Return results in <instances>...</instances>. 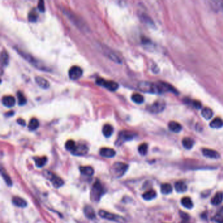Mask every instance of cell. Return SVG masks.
Instances as JSON below:
<instances>
[{"label":"cell","instance_id":"obj_16","mask_svg":"<svg viewBox=\"0 0 223 223\" xmlns=\"http://www.w3.org/2000/svg\"><path fill=\"white\" fill-rule=\"evenodd\" d=\"M84 213L86 217L89 219H94L96 217V214L94 210L91 206H86L84 208Z\"/></svg>","mask_w":223,"mask_h":223},{"label":"cell","instance_id":"obj_33","mask_svg":"<svg viewBox=\"0 0 223 223\" xmlns=\"http://www.w3.org/2000/svg\"><path fill=\"white\" fill-rule=\"evenodd\" d=\"M39 126V120L36 118H32L28 124V128L30 130H35Z\"/></svg>","mask_w":223,"mask_h":223},{"label":"cell","instance_id":"obj_9","mask_svg":"<svg viewBox=\"0 0 223 223\" xmlns=\"http://www.w3.org/2000/svg\"><path fill=\"white\" fill-rule=\"evenodd\" d=\"M83 70L79 66H73L69 70V77L71 80H77L83 75Z\"/></svg>","mask_w":223,"mask_h":223},{"label":"cell","instance_id":"obj_31","mask_svg":"<svg viewBox=\"0 0 223 223\" xmlns=\"http://www.w3.org/2000/svg\"><path fill=\"white\" fill-rule=\"evenodd\" d=\"M9 56L6 51H3L1 55V63L3 67H5L9 64Z\"/></svg>","mask_w":223,"mask_h":223},{"label":"cell","instance_id":"obj_7","mask_svg":"<svg viewBox=\"0 0 223 223\" xmlns=\"http://www.w3.org/2000/svg\"><path fill=\"white\" fill-rule=\"evenodd\" d=\"M135 135L136 134H135L134 133H133L132 132H129V131L121 132L119 135V138H118V139L117 140L116 145H120L124 141L132 140L135 137Z\"/></svg>","mask_w":223,"mask_h":223},{"label":"cell","instance_id":"obj_5","mask_svg":"<svg viewBox=\"0 0 223 223\" xmlns=\"http://www.w3.org/2000/svg\"><path fill=\"white\" fill-rule=\"evenodd\" d=\"M96 83L98 85L105 87V89L110 91H115L119 88V85L117 83L113 80H107L103 78H97Z\"/></svg>","mask_w":223,"mask_h":223},{"label":"cell","instance_id":"obj_27","mask_svg":"<svg viewBox=\"0 0 223 223\" xmlns=\"http://www.w3.org/2000/svg\"><path fill=\"white\" fill-rule=\"evenodd\" d=\"M104 52L106 55V56L109 59H111L112 61H113V62H116L117 64H121V60L116 55L113 54L112 52H111L109 51H107L104 49Z\"/></svg>","mask_w":223,"mask_h":223},{"label":"cell","instance_id":"obj_19","mask_svg":"<svg viewBox=\"0 0 223 223\" xmlns=\"http://www.w3.org/2000/svg\"><path fill=\"white\" fill-rule=\"evenodd\" d=\"M12 201L13 204L20 207H25L27 206L26 201L24 199L18 196L13 197L12 199Z\"/></svg>","mask_w":223,"mask_h":223},{"label":"cell","instance_id":"obj_17","mask_svg":"<svg viewBox=\"0 0 223 223\" xmlns=\"http://www.w3.org/2000/svg\"><path fill=\"white\" fill-rule=\"evenodd\" d=\"M175 189L179 193L185 192L187 190V186L184 182L177 181L175 183Z\"/></svg>","mask_w":223,"mask_h":223},{"label":"cell","instance_id":"obj_46","mask_svg":"<svg viewBox=\"0 0 223 223\" xmlns=\"http://www.w3.org/2000/svg\"><path fill=\"white\" fill-rule=\"evenodd\" d=\"M180 223H185V222H180Z\"/></svg>","mask_w":223,"mask_h":223},{"label":"cell","instance_id":"obj_42","mask_svg":"<svg viewBox=\"0 0 223 223\" xmlns=\"http://www.w3.org/2000/svg\"><path fill=\"white\" fill-rule=\"evenodd\" d=\"M38 9L41 12H44L45 10V3L43 1H39L38 3Z\"/></svg>","mask_w":223,"mask_h":223},{"label":"cell","instance_id":"obj_26","mask_svg":"<svg viewBox=\"0 0 223 223\" xmlns=\"http://www.w3.org/2000/svg\"><path fill=\"white\" fill-rule=\"evenodd\" d=\"M210 126L212 128H215V129L221 128L223 126V120L219 117L215 118L211 122Z\"/></svg>","mask_w":223,"mask_h":223},{"label":"cell","instance_id":"obj_8","mask_svg":"<svg viewBox=\"0 0 223 223\" xmlns=\"http://www.w3.org/2000/svg\"><path fill=\"white\" fill-rule=\"evenodd\" d=\"M165 107L166 105L164 101L158 100L155 101L154 104L148 107V110L153 113H159L164 110Z\"/></svg>","mask_w":223,"mask_h":223},{"label":"cell","instance_id":"obj_25","mask_svg":"<svg viewBox=\"0 0 223 223\" xmlns=\"http://www.w3.org/2000/svg\"><path fill=\"white\" fill-rule=\"evenodd\" d=\"M102 132L105 137L109 138L113 132V128L110 124H105L103 127Z\"/></svg>","mask_w":223,"mask_h":223},{"label":"cell","instance_id":"obj_2","mask_svg":"<svg viewBox=\"0 0 223 223\" xmlns=\"http://www.w3.org/2000/svg\"><path fill=\"white\" fill-rule=\"evenodd\" d=\"M17 50V51L18 52V53L20 56H22L23 57V58H24L26 60L28 61V62H30L33 66H34L35 67H36L37 69L40 70L41 71H49V70L47 68L46 66H45L41 62H39V61L37 59H35L32 56H31L29 54L23 52L22 51L18 50V49H15Z\"/></svg>","mask_w":223,"mask_h":223},{"label":"cell","instance_id":"obj_18","mask_svg":"<svg viewBox=\"0 0 223 223\" xmlns=\"http://www.w3.org/2000/svg\"><path fill=\"white\" fill-rule=\"evenodd\" d=\"M168 127H169V129H170L171 131H172L173 132H175V133L179 132L182 129L181 125L175 121L170 122V123L168 124Z\"/></svg>","mask_w":223,"mask_h":223},{"label":"cell","instance_id":"obj_32","mask_svg":"<svg viewBox=\"0 0 223 223\" xmlns=\"http://www.w3.org/2000/svg\"><path fill=\"white\" fill-rule=\"evenodd\" d=\"M132 100L133 101L134 103L138 104H141L143 103L144 98L143 96L141 95V94H138V93H135L132 96Z\"/></svg>","mask_w":223,"mask_h":223},{"label":"cell","instance_id":"obj_39","mask_svg":"<svg viewBox=\"0 0 223 223\" xmlns=\"http://www.w3.org/2000/svg\"><path fill=\"white\" fill-rule=\"evenodd\" d=\"M2 175L3 178L4 179L5 181L6 182V183L9 186H11L12 185V181L11 179V178L9 177V175L7 174V173L5 172H4L3 170H2Z\"/></svg>","mask_w":223,"mask_h":223},{"label":"cell","instance_id":"obj_35","mask_svg":"<svg viewBox=\"0 0 223 223\" xmlns=\"http://www.w3.org/2000/svg\"><path fill=\"white\" fill-rule=\"evenodd\" d=\"M17 98H18V103L19 105H24L26 104L27 100L24 94L21 92H17Z\"/></svg>","mask_w":223,"mask_h":223},{"label":"cell","instance_id":"obj_24","mask_svg":"<svg viewBox=\"0 0 223 223\" xmlns=\"http://www.w3.org/2000/svg\"><path fill=\"white\" fill-rule=\"evenodd\" d=\"M80 172L86 176H92L94 173L93 168L90 166H81L80 167Z\"/></svg>","mask_w":223,"mask_h":223},{"label":"cell","instance_id":"obj_1","mask_svg":"<svg viewBox=\"0 0 223 223\" xmlns=\"http://www.w3.org/2000/svg\"><path fill=\"white\" fill-rule=\"evenodd\" d=\"M138 89L140 91L149 94H162L166 92H176V90L171 86L165 83H154L148 81H141L138 84Z\"/></svg>","mask_w":223,"mask_h":223},{"label":"cell","instance_id":"obj_22","mask_svg":"<svg viewBox=\"0 0 223 223\" xmlns=\"http://www.w3.org/2000/svg\"><path fill=\"white\" fill-rule=\"evenodd\" d=\"M182 144L187 149H191L194 145V141L192 138H185L182 141Z\"/></svg>","mask_w":223,"mask_h":223},{"label":"cell","instance_id":"obj_30","mask_svg":"<svg viewBox=\"0 0 223 223\" xmlns=\"http://www.w3.org/2000/svg\"><path fill=\"white\" fill-rule=\"evenodd\" d=\"M181 204L187 209H191L194 206L192 201L189 197L182 198L181 200Z\"/></svg>","mask_w":223,"mask_h":223},{"label":"cell","instance_id":"obj_20","mask_svg":"<svg viewBox=\"0 0 223 223\" xmlns=\"http://www.w3.org/2000/svg\"><path fill=\"white\" fill-rule=\"evenodd\" d=\"M223 200V193L221 192H217L211 200V204L214 206H218L221 204Z\"/></svg>","mask_w":223,"mask_h":223},{"label":"cell","instance_id":"obj_15","mask_svg":"<svg viewBox=\"0 0 223 223\" xmlns=\"http://www.w3.org/2000/svg\"><path fill=\"white\" fill-rule=\"evenodd\" d=\"M35 80H36L37 85L39 87L41 88V89H49L50 86L49 81L42 77H40V76L36 77Z\"/></svg>","mask_w":223,"mask_h":223},{"label":"cell","instance_id":"obj_34","mask_svg":"<svg viewBox=\"0 0 223 223\" xmlns=\"http://www.w3.org/2000/svg\"><path fill=\"white\" fill-rule=\"evenodd\" d=\"M36 165L37 167H43L47 162V158L45 157H37L35 158Z\"/></svg>","mask_w":223,"mask_h":223},{"label":"cell","instance_id":"obj_14","mask_svg":"<svg viewBox=\"0 0 223 223\" xmlns=\"http://www.w3.org/2000/svg\"><path fill=\"white\" fill-rule=\"evenodd\" d=\"M3 105L7 107H12L15 105V98L12 96H5L2 99Z\"/></svg>","mask_w":223,"mask_h":223},{"label":"cell","instance_id":"obj_6","mask_svg":"<svg viewBox=\"0 0 223 223\" xmlns=\"http://www.w3.org/2000/svg\"><path fill=\"white\" fill-rule=\"evenodd\" d=\"M99 215L103 219L115 221L119 223H124L125 222L124 219L123 217H121V216H119L116 214H113L111 213H109L104 210H100L99 211Z\"/></svg>","mask_w":223,"mask_h":223},{"label":"cell","instance_id":"obj_40","mask_svg":"<svg viewBox=\"0 0 223 223\" xmlns=\"http://www.w3.org/2000/svg\"><path fill=\"white\" fill-rule=\"evenodd\" d=\"M213 220L217 223H223V217L221 214H217L214 216Z\"/></svg>","mask_w":223,"mask_h":223},{"label":"cell","instance_id":"obj_10","mask_svg":"<svg viewBox=\"0 0 223 223\" xmlns=\"http://www.w3.org/2000/svg\"><path fill=\"white\" fill-rule=\"evenodd\" d=\"M88 151H89V148L86 145L84 144H79L78 145H76L74 150L71 153L75 156H83L88 153Z\"/></svg>","mask_w":223,"mask_h":223},{"label":"cell","instance_id":"obj_28","mask_svg":"<svg viewBox=\"0 0 223 223\" xmlns=\"http://www.w3.org/2000/svg\"><path fill=\"white\" fill-rule=\"evenodd\" d=\"M173 188L172 186L169 183L162 184L160 187L161 192L164 194H169L172 192Z\"/></svg>","mask_w":223,"mask_h":223},{"label":"cell","instance_id":"obj_21","mask_svg":"<svg viewBox=\"0 0 223 223\" xmlns=\"http://www.w3.org/2000/svg\"><path fill=\"white\" fill-rule=\"evenodd\" d=\"M157 196V192L154 190H150L145 192L143 195H142V197L147 201H150L153 200L154 198H156Z\"/></svg>","mask_w":223,"mask_h":223},{"label":"cell","instance_id":"obj_38","mask_svg":"<svg viewBox=\"0 0 223 223\" xmlns=\"http://www.w3.org/2000/svg\"><path fill=\"white\" fill-rule=\"evenodd\" d=\"M37 18H38V15L36 12V11H32L29 13L28 20H29L30 22H36L37 20Z\"/></svg>","mask_w":223,"mask_h":223},{"label":"cell","instance_id":"obj_23","mask_svg":"<svg viewBox=\"0 0 223 223\" xmlns=\"http://www.w3.org/2000/svg\"><path fill=\"white\" fill-rule=\"evenodd\" d=\"M213 112L211 109L209 107H205L201 111V116L206 120L211 119L213 117Z\"/></svg>","mask_w":223,"mask_h":223},{"label":"cell","instance_id":"obj_13","mask_svg":"<svg viewBox=\"0 0 223 223\" xmlns=\"http://www.w3.org/2000/svg\"><path fill=\"white\" fill-rule=\"evenodd\" d=\"M50 175V176H49L48 177L51 180L53 186L55 188H59L64 185V181L60 177L56 176V175H54L50 173V175Z\"/></svg>","mask_w":223,"mask_h":223},{"label":"cell","instance_id":"obj_11","mask_svg":"<svg viewBox=\"0 0 223 223\" xmlns=\"http://www.w3.org/2000/svg\"><path fill=\"white\" fill-rule=\"evenodd\" d=\"M202 153L204 156L209 158L217 159L220 157V154L217 151L210 149V148H203Z\"/></svg>","mask_w":223,"mask_h":223},{"label":"cell","instance_id":"obj_45","mask_svg":"<svg viewBox=\"0 0 223 223\" xmlns=\"http://www.w3.org/2000/svg\"><path fill=\"white\" fill-rule=\"evenodd\" d=\"M221 213H223V208H222V209H221Z\"/></svg>","mask_w":223,"mask_h":223},{"label":"cell","instance_id":"obj_12","mask_svg":"<svg viewBox=\"0 0 223 223\" xmlns=\"http://www.w3.org/2000/svg\"><path fill=\"white\" fill-rule=\"evenodd\" d=\"M99 154L101 157L105 158H112L115 156L116 152L113 148H102L100 149Z\"/></svg>","mask_w":223,"mask_h":223},{"label":"cell","instance_id":"obj_4","mask_svg":"<svg viewBox=\"0 0 223 223\" xmlns=\"http://www.w3.org/2000/svg\"><path fill=\"white\" fill-rule=\"evenodd\" d=\"M128 168V165L123 162H116L111 167V173L115 177H120L124 175Z\"/></svg>","mask_w":223,"mask_h":223},{"label":"cell","instance_id":"obj_36","mask_svg":"<svg viewBox=\"0 0 223 223\" xmlns=\"http://www.w3.org/2000/svg\"><path fill=\"white\" fill-rule=\"evenodd\" d=\"M76 145H76L75 141H73V140H68L65 143V148L67 150H68V151L71 152V151H73L74 150V148H75Z\"/></svg>","mask_w":223,"mask_h":223},{"label":"cell","instance_id":"obj_29","mask_svg":"<svg viewBox=\"0 0 223 223\" xmlns=\"http://www.w3.org/2000/svg\"><path fill=\"white\" fill-rule=\"evenodd\" d=\"M210 3L213 9L223 12V1H211Z\"/></svg>","mask_w":223,"mask_h":223},{"label":"cell","instance_id":"obj_44","mask_svg":"<svg viewBox=\"0 0 223 223\" xmlns=\"http://www.w3.org/2000/svg\"><path fill=\"white\" fill-rule=\"evenodd\" d=\"M17 123H18V124H19L20 125H21V126H25V124H26L25 121L22 119H18L17 120Z\"/></svg>","mask_w":223,"mask_h":223},{"label":"cell","instance_id":"obj_43","mask_svg":"<svg viewBox=\"0 0 223 223\" xmlns=\"http://www.w3.org/2000/svg\"><path fill=\"white\" fill-rule=\"evenodd\" d=\"M192 105L195 107V108H196V109H200L201 107V103L199 101H192Z\"/></svg>","mask_w":223,"mask_h":223},{"label":"cell","instance_id":"obj_3","mask_svg":"<svg viewBox=\"0 0 223 223\" xmlns=\"http://www.w3.org/2000/svg\"><path fill=\"white\" fill-rule=\"evenodd\" d=\"M105 190L99 181H96L91 190V199L94 201H98L104 194Z\"/></svg>","mask_w":223,"mask_h":223},{"label":"cell","instance_id":"obj_41","mask_svg":"<svg viewBox=\"0 0 223 223\" xmlns=\"http://www.w3.org/2000/svg\"><path fill=\"white\" fill-rule=\"evenodd\" d=\"M179 215L181 216V217L184 220L185 222H187L189 219H190V217H189V215L185 213H184L183 211H179Z\"/></svg>","mask_w":223,"mask_h":223},{"label":"cell","instance_id":"obj_37","mask_svg":"<svg viewBox=\"0 0 223 223\" xmlns=\"http://www.w3.org/2000/svg\"><path fill=\"white\" fill-rule=\"evenodd\" d=\"M148 145L147 143H142L138 147V151L140 154L145 155L147 153Z\"/></svg>","mask_w":223,"mask_h":223}]
</instances>
